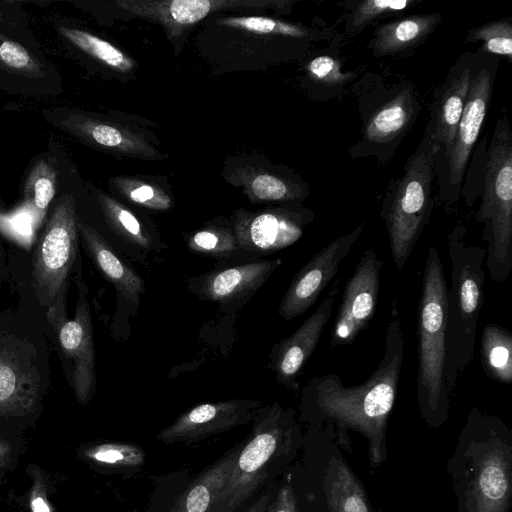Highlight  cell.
Returning <instances> with one entry per match:
<instances>
[{
    "label": "cell",
    "mask_w": 512,
    "mask_h": 512,
    "mask_svg": "<svg viewBox=\"0 0 512 512\" xmlns=\"http://www.w3.org/2000/svg\"><path fill=\"white\" fill-rule=\"evenodd\" d=\"M404 359V336L397 303L391 306L384 352L372 374L360 385L345 386L335 373L315 376L303 388L301 420L326 433L352 453L350 432L368 443L370 466L387 460V423L393 410Z\"/></svg>",
    "instance_id": "1"
},
{
    "label": "cell",
    "mask_w": 512,
    "mask_h": 512,
    "mask_svg": "<svg viewBox=\"0 0 512 512\" xmlns=\"http://www.w3.org/2000/svg\"><path fill=\"white\" fill-rule=\"evenodd\" d=\"M458 512H510L512 431L473 407L447 463Z\"/></svg>",
    "instance_id": "2"
},
{
    "label": "cell",
    "mask_w": 512,
    "mask_h": 512,
    "mask_svg": "<svg viewBox=\"0 0 512 512\" xmlns=\"http://www.w3.org/2000/svg\"><path fill=\"white\" fill-rule=\"evenodd\" d=\"M215 512H236L295 461L303 435L292 408L278 402L256 412Z\"/></svg>",
    "instance_id": "3"
},
{
    "label": "cell",
    "mask_w": 512,
    "mask_h": 512,
    "mask_svg": "<svg viewBox=\"0 0 512 512\" xmlns=\"http://www.w3.org/2000/svg\"><path fill=\"white\" fill-rule=\"evenodd\" d=\"M442 259L435 246L428 249L417 316L416 399L419 413L431 428L449 418L450 396L445 381L446 293Z\"/></svg>",
    "instance_id": "4"
},
{
    "label": "cell",
    "mask_w": 512,
    "mask_h": 512,
    "mask_svg": "<svg viewBox=\"0 0 512 512\" xmlns=\"http://www.w3.org/2000/svg\"><path fill=\"white\" fill-rule=\"evenodd\" d=\"M466 227L453 229L448 238L451 261L446 293L445 381L450 397L459 377L474 358L476 332L484 300L485 248L466 243Z\"/></svg>",
    "instance_id": "5"
},
{
    "label": "cell",
    "mask_w": 512,
    "mask_h": 512,
    "mask_svg": "<svg viewBox=\"0 0 512 512\" xmlns=\"http://www.w3.org/2000/svg\"><path fill=\"white\" fill-rule=\"evenodd\" d=\"M300 451L290 473L299 512H374L363 483L326 433L309 427Z\"/></svg>",
    "instance_id": "6"
},
{
    "label": "cell",
    "mask_w": 512,
    "mask_h": 512,
    "mask_svg": "<svg viewBox=\"0 0 512 512\" xmlns=\"http://www.w3.org/2000/svg\"><path fill=\"white\" fill-rule=\"evenodd\" d=\"M439 147L429 125L416 151L410 156L403 176L383 202L384 221L396 269L402 270L429 222L432 186Z\"/></svg>",
    "instance_id": "7"
},
{
    "label": "cell",
    "mask_w": 512,
    "mask_h": 512,
    "mask_svg": "<svg viewBox=\"0 0 512 512\" xmlns=\"http://www.w3.org/2000/svg\"><path fill=\"white\" fill-rule=\"evenodd\" d=\"M475 218L484 225L488 274L492 281L503 283L512 271V134L507 116L494 130Z\"/></svg>",
    "instance_id": "8"
},
{
    "label": "cell",
    "mask_w": 512,
    "mask_h": 512,
    "mask_svg": "<svg viewBox=\"0 0 512 512\" xmlns=\"http://www.w3.org/2000/svg\"><path fill=\"white\" fill-rule=\"evenodd\" d=\"M78 219L72 194L63 195L41 235L34 259L33 279L39 300L51 306L63 288L77 254Z\"/></svg>",
    "instance_id": "9"
},
{
    "label": "cell",
    "mask_w": 512,
    "mask_h": 512,
    "mask_svg": "<svg viewBox=\"0 0 512 512\" xmlns=\"http://www.w3.org/2000/svg\"><path fill=\"white\" fill-rule=\"evenodd\" d=\"M312 221L309 209L283 205L257 212L240 209L234 213L232 228L239 253L263 256L294 244Z\"/></svg>",
    "instance_id": "10"
},
{
    "label": "cell",
    "mask_w": 512,
    "mask_h": 512,
    "mask_svg": "<svg viewBox=\"0 0 512 512\" xmlns=\"http://www.w3.org/2000/svg\"><path fill=\"white\" fill-rule=\"evenodd\" d=\"M382 259L374 248L365 250L345 284L330 336V349L351 345L374 316Z\"/></svg>",
    "instance_id": "11"
},
{
    "label": "cell",
    "mask_w": 512,
    "mask_h": 512,
    "mask_svg": "<svg viewBox=\"0 0 512 512\" xmlns=\"http://www.w3.org/2000/svg\"><path fill=\"white\" fill-rule=\"evenodd\" d=\"M365 223L358 225L319 250L294 276L278 307V314L291 320L308 311L336 277L341 262L361 237Z\"/></svg>",
    "instance_id": "12"
},
{
    "label": "cell",
    "mask_w": 512,
    "mask_h": 512,
    "mask_svg": "<svg viewBox=\"0 0 512 512\" xmlns=\"http://www.w3.org/2000/svg\"><path fill=\"white\" fill-rule=\"evenodd\" d=\"M118 8L160 24L167 36L180 37L209 14L234 9H263L290 4L279 0H118Z\"/></svg>",
    "instance_id": "13"
},
{
    "label": "cell",
    "mask_w": 512,
    "mask_h": 512,
    "mask_svg": "<svg viewBox=\"0 0 512 512\" xmlns=\"http://www.w3.org/2000/svg\"><path fill=\"white\" fill-rule=\"evenodd\" d=\"M32 370L0 342V434L21 437L40 407L39 386Z\"/></svg>",
    "instance_id": "14"
},
{
    "label": "cell",
    "mask_w": 512,
    "mask_h": 512,
    "mask_svg": "<svg viewBox=\"0 0 512 512\" xmlns=\"http://www.w3.org/2000/svg\"><path fill=\"white\" fill-rule=\"evenodd\" d=\"M262 403L255 399H230L196 405L161 429L157 440L165 444L194 443L251 422Z\"/></svg>",
    "instance_id": "15"
},
{
    "label": "cell",
    "mask_w": 512,
    "mask_h": 512,
    "mask_svg": "<svg viewBox=\"0 0 512 512\" xmlns=\"http://www.w3.org/2000/svg\"><path fill=\"white\" fill-rule=\"evenodd\" d=\"M340 280V277L336 278L327 296L301 326L271 349L270 368L276 380L289 390L299 388V374L316 349L332 316Z\"/></svg>",
    "instance_id": "16"
},
{
    "label": "cell",
    "mask_w": 512,
    "mask_h": 512,
    "mask_svg": "<svg viewBox=\"0 0 512 512\" xmlns=\"http://www.w3.org/2000/svg\"><path fill=\"white\" fill-rule=\"evenodd\" d=\"M54 114L59 127L105 151L149 160L165 158L144 136L119 123L74 110Z\"/></svg>",
    "instance_id": "17"
},
{
    "label": "cell",
    "mask_w": 512,
    "mask_h": 512,
    "mask_svg": "<svg viewBox=\"0 0 512 512\" xmlns=\"http://www.w3.org/2000/svg\"><path fill=\"white\" fill-rule=\"evenodd\" d=\"M282 259L244 263L216 269L189 280L188 288L199 298L221 305L248 300L281 265Z\"/></svg>",
    "instance_id": "18"
},
{
    "label": "cell",
    "mask_w": 512,
    "mask_h": 512,
    "mask_svg": "<svg viewBox=\"0 0 512 512\" xmlns=\"http://www.w3.org/2000/svg\"><path fill=\"white\" fill-rule=\"evenodd\" d=\"M490 67L475 69L466 96L464 109L457 126L452 149L446 157L449 183L458 186L463 179L472 149L485 120L493 87Z\"/></svg>",
    "instance_id": "19"
},
{
    "label": "cell",
    "mask_w": 512,
    "mask_h": 512,
    "mask_svg": "<svg viewBox=\"0 0 512 512\" xmlns=\"http://www.w3.org/2000/svg\"><path fill=\"white\" fill-rule=\"evenodd\" d=\"M59 342L72 363V385L78 403L87 404L96 388L95 349L89 305L81 291L75 316L59 330Z\"/></svg>",
    "instance_id": "20"
},
{
    "label": "cell",
    "mask_w": 512,
    "mask_h": 512,
    "mask_svg": "<svg viewBox=\"0 0 512 512\" xmlns=\"http://www.w3.org/2000/svg\"><path fill=\"white\" fill-rule=\"evenodd\" d=\"M474 55H462L450 69L445 82L432 105L429 127L445 157L450 153L460 121L471 78L474 71Z\"/></svg>",
    "instance_id": "21"
},
{
    "label": "cell",
    "mask_w": 512,
    "mask_h": 512,
    "mask_svg": "<svg viewBox=\"0 0 512 512\" xmlns=\"http://www.w3.org/2000/svg\"><path fill=\"white\" fill-rule=\"evenodd\" d=\"M78 231L99 271L114 285L119 294L138 305L145 291L143 279L118 257L93 227L78 221Z\"/></svg>",
    "instance_id": "22"
},
{
    "label": "cell",
    "mask_w": 512,
    "mask_h": 512,
    "mask_svg": "<svg viewBox=\"0 0 512 512\" xmlns=\"http://www.w3.org/2000/svg\"><path fill=\"white\" fill-rule=\"evenodd\" d=\"M242 443L203 470L174 502L172 512H215Z\"/></svg>",
    "instance_id": "23"
},
{
    "label": "cell",
    "mask_w": 512,
    "mask_h": 512,
    "mask_svg": "<svg viewBox=\"0 0 512 512\" xmlns=\"http://www.w3.org/2000/svg\"><path fill=\"white\" fill-rule=\"evenodd\" d=\"M441 19L438 13L415 14L384 23L374 31L369 47L377 57L402 54L424 42Z\"/></svg>",
    "instance_id": "24"
},
{
    "label": "cell",
    "mask_w": 512,
    "mask_h": 512,
    "mask_svg": "<svg viewBox=\"0 0 512 512\" xmlns=\"http://www.w3.org/2000/svg\"><path fill=\"white\" fill-rule=\"evenodd\" d=\"M78 457L101 473L133 474L144 465L146 454L134 443L98 441L78 448Z\"/></svg>",
    "instance_id": "25"
},
{
    "label": "cell",
    "mask_w": 512,
    "mask_h": 512,
    "mask_svg": "<svg viewBox=\"0 0 512 512\" xmlns=\"http://www.w3.org/2000/svg\"><path fill=\"white\" fill-rule=\"evenodd\" d=\"M415 98L404 90L386 102L370 119L364 137L370 143H389L400 136L410 125L415 114Z\"/></svg>",
    "instance_id": "26"
},
{
    "label": "cell",
    "mask_w": 512,
    "mask_h": 512,
    "mask_svg": "<svg viewBox=\"0 0 512 512\" xmlns=\"http://www.w3.org/2000/svg\"><path fill=\"white\" fill-rule=\"evenodd\" d=\"M97 199L107 224L125 242L144 251L163 248L159 239L122 203L102 192L97 193Z\"/></svg>",
    "instance_id": "27"
},
{
    "label": "cell",
    "mask_w": 512,
    "mask_h": 512,
    "mask_svg": "<svg viewBox=\"0 0 512 512\" xmlns=\"http://www.w3.org/2000/svg\"><path fill=\"white\" fill-rule=\"evenodd\" d=\"M480 357L491 380L501 384L512 382V334L507 328L495 323L483 327Z\"/></svg>",
    "instance_id": "28"
},
{
    "label": "cell",
    "mask_w": 512,
    "mask_h": 512,
    "mask_svg": "<svg viewBox=\"0 0 512 512\" xmlns=\"http://www.w3.org/2000/svg\"><path fill=\"white\" fill-rule=\"evenodd\" d=\"M58 33L87 55L120 72L134 69L135 62L110 42L87 31L59 27Z\"/></svg>",
    "instance_id": "29"
},
{
    "label": "cell",
    "mask_w": 512,
    "mask_h": 512,
    "mask_svg": "<svg viewBox=\"0 0 512 512\" xmlns=\"http://www.w3.org/2000/svg\"><path fill=\"white\" fill-rule=\"evenodd\" d=\"M58 172L46 159H39L30 170L24 186V200L40 220L53 200L57 190Z\"/></svg>",
    "instance_id": "30"
},
{
    "label": "cell",
    "mask_w": 512,
    "mask_h": 512,
    "mask_svg": "<svg viewBox=\"0 0 512 512\" xmlns=\"http://www.w3.org/2000/svg\"><path fill=\"white\" fill-rule=\"evenodd\" d=\"M242 177L245 192L253 201H296L305 195L303 188L265 171L245 172Z\"/></svg>",
    "instance_id": "31"
},
{
    "label": "cell",
    "mask_w": 512,
    "mask_h": 512,
    "mask_svg": "<svg viewBox=\"0 0 512 512\" xmlns=\"http://www.w3.org/2000/svg\"><path fill=\"white\" fill-rule=\"evenodd\" d=\"M194 253L227 259L239 253L233 228L219 224L207 225L195 231L187 240Z\"/></svg>",
    "instance_id": "32"
},
{
    "label": "cell",
    "mask_w": 512,
    "mask_h": 512,
    "mask_svg": "<svg viewBox=\"0 0 512 512\" xmlns=\"http://www.w3.org/2000/svg\"><path fill=\"white\" fill-rule=\"evenodd\" d=\"M110 182L123 197L145 208L165 211L173 205L171 196L156 184L133 177H114Z\"/></svg>",
    "instance_id": "33"
},
{
    "label": "cell",
    "mask_w": 512,
    "mask_h": 512,
    "mask_svg": "<svg viewBox=\"0 0 512 512\" xmlns=\"http://www.w3.org/2000/svg\"><path fill=\"white\" fill-rule=\"evenodd\" d=\"M482 42L484 54L512 58V19L503 18L474 27L468 31L466 42Z\"/></svg>",
    "instance_id": "34"
},
{
    "label": "cell",
    "mask_w": 512,
    "mask_h": 512,
    "mask_svg": "<svg viewBox=\"0 0 512 512\" xmlns=\"http://www.w3.org/2000/svg\"><path fill=\"white\" fill-rule=\"evenodd\" d=\"M0 68L29 79L45 77L42 63L24 46L0 33Z\"/></svg>",
    "instance_id": "35"
},
{
    "label": "cell",
    "mask_w": 512,
    "mask_h": 512,
    "mask_svg": "<svg viewBox=\"0 0 512 512\" xmlns=\"http://www.w3.org/2000/svg\"><path fill=\"white\" fill-rule=\"evenodd\" d=\"M214 23L263 35L305 37L309 34L302 26L261 16L225 17L215 20Z\"/></svg>",
    "instance_id": "36"
},
{
    "label": "cell",
    "mask_w": 512,
    "mask_h": 512,
    "mask_svg": "<svg viewBox=\"0 0 512 512\" xmlns=\"http://www.w3.org/2000/svg\"><path fill=\"white\" fill-rule=\"evenodd\" d=\"M417 3L415 0H366L358 4L349 17L347 31H362L385 15L400 12Z\"/></svg>",
    "instance_id": "37"
},
{
    "label": "cell",
    "mask_w": 512,
    "mask_h": 512,
    "mask_svg": "<svg viewBox=\"0 0 512 512\" xmlns=\"http://www.w3.org/2000/svg\"><path fill=\"white\" fill-rule=\"evenodd\" d=\"M26 473L31 480L26 498L29 512H56L49 499L55 489L48 473L34 462L26 467Z\"/></svg>",
    "instance_id": "38"
},
{
    "label": "cell",
    "mask_w": 512,
    "mask_h": 512,
    "mask_svg": "<svg viewBox=\"0 0 512 512\" xmlns=\"http://www.w3.org/2000/svg\"><path fill=\"white\" fill-rule=\"evenodd\" d=\"M307 70L314 80L326 85H335L345 80L337 60L330 56H318L312 59Z\"/></svg>",
    "instance_id": "39"
},
{
    "label": "cell",
    "mask_w": 512,
    "mask_h": 512,
    "mask_svg": "<svg viewBox=\"0 0 512 512\" xmlns=\"http://www.w3.org/2000/svg\"><path fill=\"white\" fill-rule=\"evenodd\" d=\"M24 451L22 437L0 434V472H12Z\"/></svg>",
    "instance_id": "40"
},
{
    "label": "cell",
    "mask_w": 512,
    "mask_h": 512,
    "mask_svg": "<svg viewBox=\"0 0 512 512\" xmlns=\"http://www.w3.org/2000/svg\"><path fill=\"white\" fill-rule=\"evenodd\" d=\"M264 512H299L290 473L270 498Z\"/></svg>",
    "instance_id": "41"
},
{
    "label": "cell",
    "mask_w": 512,
    "mask_h": 512,
    "mask_svg": "<svg viewBox=\"0 0 512 512\" xmlns=\"http://www.w3.org/2000/svg\"><path fill=\"white\" fill-rule=\"evenodd\" d=\"M274 487V481L265 486L260 495L243 512H264Z\"/></svg>",
    "instance_id": "42"
},
{
    "label": "cell",
    "mask_w": 512,
    "mask_h": 512,
    "mask_svg": "<svg viewBox=\"0 0 512 512\" xmlns=\"http://www.w3.org/2000/svg\"><path fill=\"white\" fill-rule=\"evenodd\" d=\"M4 474H5V473L0 472V484H1V482H2V479H3Z\"/></svg>",
    "instance_id": "43"
},
{
    "label": "cell",
    "mask_w": 512,
    "mask_h": 512,
    "mask_svg": "<svg viewBox=\"0 0 512 512\" xmlns=\"http://www.w3.org/2000/svg\"><path fill=\"white\" fill-rule=\"evenodd\" d=\"M2 19H3V15H2V13L0 12V21H2Z\"/></svg>",
    "instance_id": "44"
}]
</instances>
